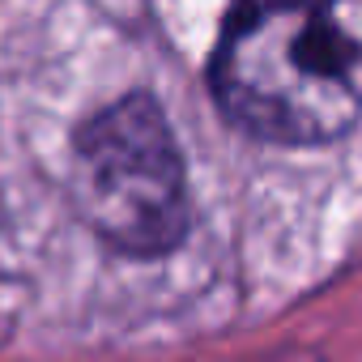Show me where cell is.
I'll return each mask as SVG.
<instances>
[{
  "instance_id": "6da1fadb",
  "label": "cell",
  "mask_w": 362,
  "mask_h": 362,
  "mask_svg": "<svg viewBox=\"0 0 362 362\" xmlns=\"http://www.w3.org/2000/svg\"><path fill=\"white\" fill-rule=\"evenodd\" d=\"M218 115L247 141L311 153L362 128V0L239 5L205 69Z\"/></svg>"
},
{
  "instance_id": "7a4b0ae2",
  "label": "cell",
  "mask_w": 362,
  "mask_h": 362,
  "mask_svg": "<svg viewBox=\"0 0 362 362\" xmlns=\"http://www.w3.org/2000/svg\"><path fill=\"white\" fill-rule=\"evenodd\" d=\"M73 201L86 226L124 256L153 260L192 226L188 158L170 115L149 94L94 111L73 141Z\"/></svg>"
}]
</instances>
